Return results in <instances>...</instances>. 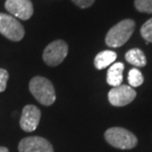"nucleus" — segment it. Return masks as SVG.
I'll return each mask as SVG.
<instances>
[{
	"instance_id": "nucleus-17",
	"label": "nucleus",
	"mask_w": 152,
	"mask_h": 152,
	"mask_svg": "<svg viewBox=\"0 0 152 152\" xmlns=\"http://www.w3.org/2000/svg\"><path fill=\"white\" fill-rule=\"evenodd\" d=\"M76 6H78L79 8L85 9L90 7L91 5H93V3L95 2V0H71Z\"/></svg>"
},
{
	"instance_id": "nucleus-3",
	"label": "nucleus",
	"mask_w": 152,
	"mask_h": 152,
	"mask_svg": "<svg viewBox=\"0 0 152 152\" xmlns=\"http://www.w3.org/2000/svg\"><path fill=\"white\" fill-rule=\"evenodd\" d=\"M105 138L112 146L118 149H132L137 144V138L124 127H111L105 132Z\"/></svg>"
},
{
	"instance_id": "nucleus-18",
	"label": "nucleus",
	"mask_w": 152,
	"mask_h": 152,
	"mask_svg": "<svg viewBox=\"0 0 152 152\" xmlns=\"http://www.w3.org/2000/svg\"><path fill=\"white\" fill-rule=\"evenodd\" d=\"M0 152H9V150L4 146H0Z\"/></svg>"
},
{
	"instance_id": "nucleus-9",
	"label": "nucleus",
	"mask_w": 152,
	"mask_h": 152,
	"mask_svg": "<svg viewBox=\"0 0 152 152\" xmlns=\"http://www.w3.org/2000/svg\"><path fill=\"white\" fill-rule=\"evenodd\" d=\"M41 120V111L34 105H27L23 109L20 126L24 132H32L37 129Z\"/></svg>"
},
{
	"instance_id": "nucleus-2",
	"label": "nucleus",
	"mask_w": 152,
	"mask_h": 152,
	"mask_svg": "<svg viewBox=\"0 0 152 152\" xmlns=\"http://www.w3.org/2000/svg\"><path fill=\"white\" fill-rule=\"evenodd\" d=\"M30 92L36 100L44 106H50L56 102V96L53 83L42 76L32 78L29 84Z\"/></svg>"
},
{
	"instance_id": "nucleus-5",
	"label": "nucleus",
	"mask_w": 152,
	"mask_h": 152,
	"mask_svg": "<svg viewBox=\"0 0 152 152\" xmlns=\"http://www.w3.org/2000/svg\"><path fill=\"white\" fill-rule=\"evenodd\" d=\"M68 53V45L62 39H56L47 45L42 53V59L50 66H57L65 59Z\"/></svg>"
},
{
	"instance_id": "nucleus-10",
	"label": "nucleus",
	"mask_w": 152,
	"mask_h": 152,
	"mask_svg": "<svg viewBox=\"0 0 152 152\" xmlns=\"http://www.w3.org/2000/svg\"><path fill=\"white\" fill-rule=\"evenodd\" d=\"M124 69V65L121 62H115L112 64L107 72V83L113 87L121 85Z\"/></svg>"
},
{
	"instance_id": "nucleus-8",
	"label": "nucleus",
	"mask_w": 152,
	"mask_h": 152,
	"mask_svg": "<svg viewBox=\"0 0 152 152\" xmlns=\"http://www.w3.org/2000/svg\"><path fill=\"white\" fill-rule=\"evenodd\" d=\"M5 8L9 13L21 20H29L34 13L31 0H6Z\"/></svg>"
},
{
	"instance_id": "nucleus-6",
	"label": "nucleus",
	"mask_w": 152,
	"mask_h": 152,
	"mask_svg": "<svg viewBox=\"0 0 152 152\" xmlns=\"http://www.w3.org/2000/svg\"><path fill=\"white\" fill-rule=\"evenodd\" d=\"M136 97V92L132 87L127 85H120L113 87L108 94L109 102L115 107H124L132 103Z\"/></svg>"
},
{
	"instance_id": "nucleus-15",
	"label": "nucleus",
	"mask_w": 152,
	"mask_h": 152,
	"mask_svg": "<svg viewBox=\"0 0 152 152\" xmlns=\"http://www.w3.org/2000/svg\"><path fill=\"white\" fill-rule=\"evenodd\" d=\"M140 35L146 41V44L152 42V18L142 25L140 29Z\"/></svg>"
},
{
	"instance_id": "nucleus-7",
	"label": "nucleus",
	"mask_w": 152,
	"mask_h": 152,
	"mask_svg": "<svg viewBox=\"0 0 152 152\" xmlns=\"http://www.w3.org/2000/svg\"><path fill=\"white\" fill-rule=\"evenodd\" d=\"M19 152H53L50 142L41 136L23 138L18 145Z\"/></svg>"
},
{
	"instance_id": "nucleus-16",
	"label": "nucleus",
	"mask_w": 152,
	"mask_h": 152,
	"mask_svg": "<svg viewBox=\"0 0 152 152\" xmlns=\"http://www.w3.org/2000/svg\"><path fill=\"white\" fill-rule=\"evenodd\" d=\"M9 78L8 71L3 68H0V92H4L7 86V81Z\"/></svg>"
},
{
	"instance_id": "nucleus-13",
	"label": "nucleus",
	"mask_w": 152,
	"mask_h": 152,
	"mask_svg": "<svg viewBox=\"0 0 152 152\" xmlns=\"http://www.w3.org/2000/svg\"><path fill=\"white\" fill-rule=\"evenodd\" d=\"M127 80H129L130 87H138L143 83L144 78H143V75H142V73L138 69L132 68V69H130L129 72Z\"/></svg>"
},
{
	"instance_id": "nucleus-12",
	"label": "nucleus",
	"mask_w": 152,
	"mask_h": 152,
	"mask_svg": "<svg viewBox=\"0 0 152 152\" xmlns=\"http://www.w3.org/2000/svg\"><path fill=\"white\" fill-rule=\"evenodd\" d=\"M126 60L136 67H144L146 65V57L139 48H132L126 53Z\"/></svg>"
},
{
	"instance_id": "nucleus-11",
	"label": "nucleus",
	"mask_w": 152,
	"mask_h": 152,
	"mask_svg": "<svg viewBox=\"0 0 152 152\" xmlns=\"http://www.w3.org/2000/svg\"><path fill=\"white\" fill-rule=\"evenodd\" d=\"M115 58H117V53L113 50L101 51L97 54L95 59H94V65L97 69L101 70V69L108 67L109 65L114 63Z\"/></svg>"
},
{
	"instance_id": "nucleus-1",
	"label": "nucleus",
	"mask_w": 152,
	"mask_h": 152,
	"mask_svg": "<svg viewBox=\"0 0 152 152\" xmlns=\"http://www.w3.org/2000/svg\"><path fill=\"white\" fill-rule=\"evenodd\" d=\"M135 29V23L132 19L123 20L109 30L106 36V45L110 48H120L130 39Z\"/></svg>"
},
{
	"instance_id": "nucleus-14",
	"label": "nucleus",
	"mask_w": 152,
	"mask_h": 152,
	"mask_svg": "<svg viewBox=\"0 0 152 152\" xmlns=\"http://www.w3.org/2000/svg\"><path fill=\"white\" fill-rule=\"evenodd\" d=\"M134 6L139 12L152 14V0H134Z\"/></svg>"
},
{
	"instance_id": "nucleus-4",
	"label": "nucleus",
	"mask_w": 152,
	"mask_h": 152,
	"mask_svg": "<svg viewBox=\"0 0 152 152\" xmlns=\"http://www.w3.org/2000/svg\"><path fill=\"white\" fill-rule=\"evenodd\" d=\"M0 34L10 41L19 42L25 36V30L15 17L0 13Z\"/></svg>"
}]
</instances>
